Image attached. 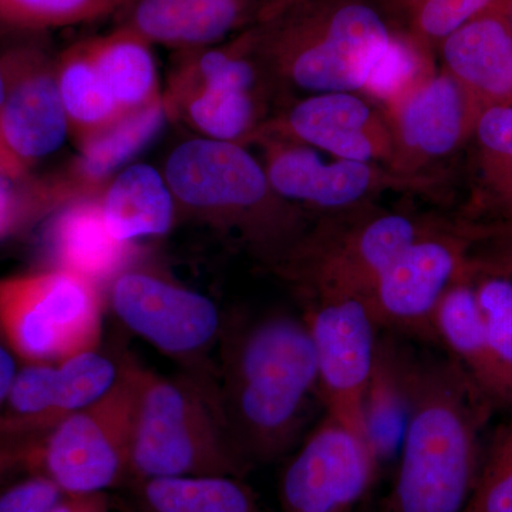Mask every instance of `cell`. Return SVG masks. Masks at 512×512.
<instances>
[{"mask_svg": "<svg viewBox=\"0 0 512 512\" xmlns=\"http://www.w3.org/2000/svg\"><path fill=\"white\" fill-rule=\"evenodd\" d=\"M404 3H407V5L410 6V8H414V6L417 5V3L420 2V0H403Z\"/></svg>", "mask_w": 512, "mask_h": 512, "instance_id": "obj_44", "label": "cell"}, {"mask_svg": "<svg viewBox=\"0 0 512 512\" xmlns=\"http://www.w3.org/2000/svg\"><path fill=\"white\" fill-rule=\"evenodd\" d=\"M511 0L487 10L441 43L443 69L481 107L512 106Z\"/></svg>", "mask_w": 512, "mask_h": 512, "instance_id": "obj_19", "label": "cell"}, {"mask_svg": "<svg viewBox=\"0 0 512 512\" xmlns=\"http://www.w3.org/2000/svg\"><path fill=\"white\" fill-rule=\"evenodd\" d=\"M3 94H5V82H3V73L2 69H0V104L3 101Z\"/></svg>", "mask_w": 512, "mask_h": 512, "instance_id": "obj_43", "label": "cell"}, {"mask_svg": "<svg viewBox=\"0 0 512 512\" xmlns=\"http://www.w3.org/2000/svg\"><path fill=\"white\" fill-rule=\"evenodd\" d=\"M249 463L229 430L210 377L138 369L130 483L158 477L242 478Z\"/></svg>", "mask_w": 512, "mask_h": 512, "instance_id": "obj_5", "label": "cell"}, {"mask_svg": "<svg viewBox=\"0 0 512 512\" xmlns=\"http://www.w3.org/2000/svg\"><path fill=\"white\" fill-rule=\"evenodd\" d=\"M50 254L57 268L69 269L97 284L111 279L130 265L134 245L111 234L99 197L72 202L55 212L47 234Z\"/></svg>", "mask_w": 512, "mask_h": 512, "instance_id": "obj_21", "label": "cell"}, {"mask_svg": "<svg viewBox=\"0 0 512 512\" xmlns=\"http://www.w3.org/2000/svg\"><path fill=\"white\" fill-rule=\"evenodd\" d=\"M111 309L127 329L165 355L192 360L221 339V313L208 296L128 265L109 285Z\"/></svg>", "mask_w": 512, "mask_h": 512, "instance_id": "obj_11", "label": "cell"}, {"mask_svg": "<svg viewBox=\"0 0 512 512\" xmlns=\"http://www.w3.org/2000/svg\"><path fill=\"white\" fill-rule=\"evenodd\" d=\"M0 171L23 181L70 138L57 83V55L43 35L3 40Z\"/></svg>", "mask_w": 512, "mask_h": 512, "instance_id": "obj_9", "label": "cell"}, {"mask_svg": "<svg viewBox=\"0 0 512 512\" xmlns=\"http://www.w3.org/2000/svg\"><path fill=\"white\" fill-rule=\"evenodd\" d=\"M261 0H124L117 25L153 46L190 52L258 22Z\"/></svg>", "mask_w": 512, "mask_h": 512, "instance_id": "obj_18", "label": "cell"}, {"mask_svg": "<svg viewBox=\"0 0 512 512\" xmlns=\"http://www.w3.org/2000/svg\"><path fill=\"white\" fill-rule=\"evenodd\" d=\"M303 319L315 348L325 413L363 437L362 403L375 367L380 326L365 299L355 296L308 301Z\"/></svg>", "mask_w": 512, "mask_h": 512, "instance_id": "obj_13", "label": "cell"}, {"mask_svg": "<svg viewBox=\"0 0 512 512\" xmlns=\"http://www.w3.org/2000/svg\"><path fill=\"white\" fill-rule=\"evenodd\" d=\"M101 285L69 269L0 278V336L22 362L57 363L99 349Z\"/></svg>", "mask_w": 512, "mask_h": 512, "instance_id": "obj_7", "label": "cell"}, {"mask_svg": "<svg viewBox=\"0 0 512 512\" xmlns=\"http://www.w3.org/2000/svg\"><path fill=\"white\" fill-rule=\"evenodd\" d=\"M265 173L279 197L296 207L333 214L372 204L384 191H423L434 184L427 175H406L366 161H325L301 144L262 138Z\"/></svg>", "mask_w": 512, "mask_h": 512, "instance_id": "obj_12", "label": "cell"}, {"mask_svg": "<svg viewBox=\"0 0 512 512\" xmlns=\"http://www.w3.org/2000/svg\"><path fill=\"white\" fill-rule=\"evenodd\" d=\"M262 138L301 144L342 160L390 168L393 138L384 113L357 93H318L269 116L249 146Z\"/></svg>", "mask_w": 512, "mask_h": 512, "instance_id": "obj_16", "label": "cell"}, {"mask_svg": "<svg viewBox=\"0 0 512 512\" xmlns=\"http://www.w3.org/2000/svg\"><path fill=\"white\" fill-rule=\"evenodd\" d=\"M488 231L474 247L468 278L491 348L512 380V271L488 245Z\"/></svg>", "mask_w": 512, "mask_h": 512, "instance_id": "obj_30", "label": "cell"}, {"mask_svg": "<svg viewBox=\"0 0 512 512\" xmlns=\"http://www.w3.org/2000/svg\"><path fill=\"white\" fill-rule=\"evenodd\" d=\"M99 202L111 234L131 245L170 232L178 212L164 173L143 163L121 170L101 192Z\"/></svg>", "mask_w": 512, "mask_h": 512, "instance_id": "obj_24", "label": "cell"}, {"mask_svg": "<svg viewBox=\"0 0 512 512\" xmlns=\"http://www.w3.org/2000/svg\"><path fill=\"white\" fill-rule=\"evenodd\" d=\"M487 242L512 271V227L491 229L487 235Z\"/></svg>", "mask_w": 512, "mask_h": 512, "instance_id": "obj_41", "label": "cell"}, {"mask_svg": "<svg viewBox=\"0 0 512 512\" xmlns=\"http://www.w3.org/2000/svg\"><path fill=\"white\" fill-rule=\"evenodd\" d=\"M413 357L396 340L380 338L362 403L363 437L382 467L399 456L410 416Z\"/></svg>", "mask_w": 512, "mask_h": 512, "instance_id": "obj_23", "label": "cell"}, {"mask_svg": "<svg viewBox=\"0 0 512 512\" xmlns=\"http://www.w3.org/2000/svg\"><path fill=\"white\" fill-rule=\"evenodd\" d=\"M134 512H261L242 478L158 477L134 481Z\"/></svg>", "mask_w": 512, "mask_h": 512, "instance_id": "obj_28", "label": "cell"}, {"mask_svg": "<svg viewBox=\"0 0 512 512\" xmlns=\"http://www.w3.org/2000/svg\"><path fill=\"white\" fill-rule=\"evenodd\" d=\"M62 497L49 478L26 473L0 488V512H50Z\"/></svg>", "mask_w": 512, "mask_h": 512, "instance_id": "obj_36", "label": "cell"}, {"mask_svg": "<svg viewBox=\"0 0 512 512\" xmlns=\"http://www.w3.org/2000/svg\"><path fill=\"white\" fill-rule=\"evenodd\" d=\"M124 0H0V39L45 35L116 13Z\"/></svg>", "mask_w": 512, "mask_h": 512, "instance_id": "obj_31", "label": "cell"}, {"mask_svg": "<svg viewBox=\"0 0 512 512\" xmlns=\"http://www.w3.org/2000/svg\"><path fill=\"white\" fill-rule=\"evenodd\" d=\"M268 94L228 86L163 92L168 119L183 120L200 137L249 146L266 116Z\"/></svg>", "mask_w": 512, "mask_h": 512, "instance_id": "obj_25", "label": "cell"}, {"mask_svg": "<svg viewBox=\"0 0 512 512\" xmlns=\"http://www.w3.org/2000/svg\"><path fill=\"white\" fill-rule=\"evenodd\" d=\"M430 52L429 47L421 45L412 35L394 33L389 46L373 67L362 93L386 109L436 72Z\"/></svg>", "mask_w": 512, "mask_h": 512, "instance_id": "obj_33", "label": "cell"}, {"mask_svg": "<svg viewBox=\"0 0 512 512\" xmlns=\"http://www.w3.org/2000/svg\"><path fill=\"white\" fill-rule=\"evenodd\" d=\"M138 369L133 357H123L116 386L37 443L30 473L49 478L63 495L109 494L130 481Z\"/></svg>", "mask_w": 512, "mask_h": 512, "instance_id": "obj_8", "label": "cell"}, {"mask_svg": "<svg viewBox=\"0 0 512 512\" xmlns=\"http://www.w3.org/2000/svg\"><path fill=\"white\" fill-rule=\"evenodd\" d=\"M471 147L473 194L466 221L483 227H512V106L481 111Z\"/></svg>", "mask_w": 512, "mask_h": 512, "instance_id": "obj_22", "label": "cell"}, {"mask_svg": "<svg viewBox=\"0 0 512 512\" xmlns=\"http://www.w3.org/2000/svg\"><path fill=\"white\" fill-rule=\"evenodd\" d=\"M505 2L508 0H420L412 9V36L431 50L477 16Z\"/></svg>", "mask_w": 512, "mask_h": 512, "instance_id": "obj_35", "label": "cell"}, {"mask_svg": "<svg viewBox=\"0 0 512 512\" xmlns=\"http://www.w3.org/2000/svg\"><path fill=\"white\" fill-rule=\"evenodd\" d=\"M410 396L387 512H464L497 407L450 356L413 359Z\"/></svg>", "mask_w": 512, "mask_h": 512, "instance_id": "obj_2", "label": "cell"}, {"mask_svg": "<svg viewBox=\"0 0 512 512\" xmlns=\"http://www.w3.org/2000/svg\"><path fill=\"white\" fill-rule=\"evenodd\" d=\"M57 366L23 362L0 410V444L26 446L55 427Z\"/></svg>", "mask_w": 512, "mask_h": 512, "instance_id": "obj_29", "label": "cell"}, {"mask_svg": "<svg viewBox=\"0 0 512 512\" xmlns=\"http://www.w3.org/2000/svg\"><path fill=\"white\" fill-rule=\"evenodd\" d=\"M487 228L441 221L407 245L366 298L380 329L434 342V316L441 299L466 271Z\"/></svg>", "mask_w": 512, "mask_h": 512, "instance_id": "obj_10", "label": "cell"}, {"mask_svg": "<svg viewBox=\"0 0 512 512\" xmlns=\"http://www.w3.org/2000/svg\"><path fill=\"white\" fill-rule=\"evenodd\" d=\"M467 269L468 265L441 299L434 316V336L497 410L512 412V380L491 348Z\"/></svg>", "mask_w": 512, "mask_h": 512, "instance_id": "obj_20", "label": "cell"}, {"mask_svg": "<svg viewBox=\"0 0 512 512\" xmlns=\"http://www.w3.org/2000/svg\"><path fill=\"white\" fill-rule=\"evenodd\" d=\"M87 52L124 116L163 100L153 45L130 30L84 39Z\"/></svg>", "mask_w": 512, "mask_h": 512, "instance_id": "obj_26", "label": "cell"}, {"mask_svg": "<svg viewBox=\"0 0 512 512\" xmlns=\"http://www.w3.org/2000/svg\"><path fill=\"white\" fill-rule=\"evenodd\" d=\"M508 20H510V25L512 29V0L510 2V6H508Z\"/></svg>", "mask_w": 512, "mask_h": 512, "instance_id": "obj_45", "label": "cell"}, {"mask_svg": "<svg viewBox=\"0 0 512 512\" xmlns=\"http://www.w3.org/2000/svg\"><path fill=\"white\" fill-rule=\"evenodd\" d=\"M254 32L272 80L312 94L363 92L394 35L366 0H308Z\"/></svg>", "mask_w": 512, "mask_h": 512, "instance_id": "obj_4", "label": "cell"}, {"mask_svg": "<svg viewBox=\"0 0 512 512\" xmlns=\"http://www.w3.org/2000/svg\"><path fill=\"white\" fill-rule=\"evenodd\" d=\"M20 183L22 181L0 171V239L29 221L25 188H20Z\"/></svg>", "mask_w": 512, "mask_h": 512, "instance_id": "obj_37", "label": "cell"}, {"mask_svg": "<svg viewBox=\"0 0 512 512\" xmlns=\"http://www.w3.org/2000/svg\"><path fill=\"white\" fill-rule=\"evenodd\" d=\"M379 468L365 439L325 413L286 464L279 483L281 512H353Z\"/></svg>", "mask_w": 512, "mask_h": 512, "instance_id": "obj_14", "label": "cell"}, {"mask_svg": "<svg viewBox=\"0 0 512 512\" xmlns=\"http://www.w3.org/2000/svg\"><path fill=\"white\" fill-rule=\"evenodd\" d=\"M57 83L76 148L126 117L97 72L84 40L57 53Z\"/></svg>", "mask_w": 512, "mask_h": 512, "instance_id": "obj_27", "label": "cell"}, {"mask_svg": "<svg viewBox=\"0 0 512 512\" xmlns=\"http://www.w3.org/2000/svg\"><path fill=\"white\" fill-rule=\"evenodd\" d=\"M56 366L55 426L96 403L116 386L123 370V357L114 359L93 349L60 360Z\"/></svg>", "mask_w": 512, "mask_h": 512, "instance_id": "obj_32", "label": "cell"}, {"mask_svg": "<svg viewBox=\"0 0 512 512\" xmlns=\"http://www.w3.org/2000/svg\"><path fill=\"white\" fill-rule=\"evenodd\" d=\"M18 369L15 353L8 348L5 342H0V410L6 402Z\"/></svg>", "mask_w": 512, "mask_h": 512, "instance_id": "obj_40", "label": "cell"}, {"mask_svg": "<svg viewBox=\"0 0 512 512\" xmlns=\"http://www.w3.org/2000/svg\"><path fill=\"white\" fill-rule=\"evenodd\" d=\"M264 2H266V0H261V5H262V3H264Z\"/></svg>", "mask_w": 512, "mask_h": 512, "instance_id": "obj_46", "label": "cell"}, {"mask_svg": "<svg viewBox=\"0 0 512 512\" xmlns=\"http://www.w3.org/2000/svg\"><path fill=\"white\" fill-rule=\"evenodd\" d=\"M163 173L178 211L235 235L271 265L309 227L301 208L276 194L264 165L241 144L191 138L174 148Z\"/></svg>", "mask_w": 512, "mask_h": 512, "instance_id": "obj_3", "label": "cell"}, {"mask_svg": "<svg viewBox=\"0 0 512 512\" xmlns=\"http://www.w3.org/2000/svg\"><path fill=\"white\" fill-rule=\"evenodd\" d=\"M464 512H512V417L495 431Z\"/></svg>", "mask_w": 512, "mask_h": 512, "instance_id": "obj_34", "label": "cell"}, {"mask_svg": "<svg viewBox=\"0 0 512 512\" xmlns=\"http://www.w3.org/2000/svg\"><path fill=\"white\" fill-rule=\"evenodd\" d=\"M303 2H308V0H266L259 9L258 22L256 23L268 22V20L276 18L286 10L301 5Z\"/></svg>", "mask_w": 512, "mask_h": 512, "instance_id": "obj_42", "label": "cell"}, {"mask_svg": "<svg viewBox=\"0 0 512 512\" xmlns=\"http://www.w3.org/2000/svg\"><path fill=\"white\" fill-rule=\"evenodd\" d=\"M218 384L229 430L242 456L266 463L303 439L315 400L318 363L305 319L268 313L221 336ZM322 403V402H320Z\"/></svg>", "mask_w": 512, "mask_h": 512, "instance_id": "obj_1", "label": "cell"}, {"mask_svg": "<svg viewBox=\"0 0 512 512\" xmlns=\"http://www.w3.org/2000/svg\"><path fill=\"white\" fill-rule=\"evenodd\" d=\"M50 512H110L109 494L63 495Z\"/></svg>", "mask_w": 512, "mask_h": 512, "instance_id": "obj_39", "label": "cell"}, {"mask_svg": "<svg viewBox=\"0 0 512 512\" xmlns=\"http://www.w3.org/2000/svg\"><path fill=\"white\" fill-rule=\"evenodd\" d=\"M37 443L26 446L0 444V488L22 474L30 473Z\"/></svg>", "mask_w": 512, "mask_h": 512, "instance_id": "obj_38", "label": "cell"}, {"mask_svg": "<svg viewBox=\"0 0 512 512\" xmlns=\"http://www.w3.org/2000/svg\"><path fill=\"white\" fill-rule=\"evenodd\" d=\"M325 215L272 265L306 302L343 296L366 301L394 258L441 224L373 204Z\"/></svg>", "mask_w": 512, "mask_h": 512, "instance_id": "obj_6", "label": "cell"}, {"mask_svg": "<svg viewBox=\"0 0 512 512\" xmlns=\"http://www.w3.org/2000/svg\"><path fill=\"white\" fill-rule=\"evenodd\" d=\"M168 119L164 100L124 117L106 133L77 147V156L59 173L26 187L30 220L72 202L100 197L131 158L151 143Z\"/></svg>", "mask_w": 512, "mask_h": 512, "instance_id": "obj_17", "label": "cell"}, {"mask_svg": "<svg viewBox=\"0 0 512 512\" xmlns=\"http://www.w3.org/2000/svg\"><path fill=\"white\" fill-rule=\"evenodd\" d=\"M483 107L446 70L430 74L384 109L393 138L390 170L424 175L467 147Z\"/></svg>", "mask_w": 512, "mask_h": 512, "instance_id": "obj_15", "label": "cell"}]
</instances>
